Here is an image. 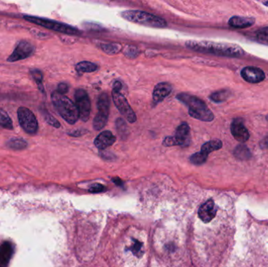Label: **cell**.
I'll return each instance as SVG.
<instances>
[{
  "label": "cell",
  "mask_w": 268,
  "mask_h": 267,
  "mask_svg": "<svg viewBox=\"0 0 268 267\" xmlns=\"http://www.w3.org/2000/svg\"><path fill=\"white\" fill-rule=\"evenodd\" d=\"M185 46L194 51L212 53L223 57H238L245 54L244 50L240 46L230 43H219L210 41L188 40L185 42Z\"/></svg>",
  "instance_id": "obj_1"
},
{
  "label": "cell",
  "mask_w": 268,
  "mask_h": 267,
  "mask_svg": "<svg viewBox=\"0 0 268 267\" xmlns=\"http://www.w3.org/2000/svg\"><path fill=\"white\" fill-rule=\"evenodd\" d=\"M177 99L188 107V113L191 117L203 122H212L214 120V113L209 109L206 103L199 99V97L186 93H181L177 96Z\"/></svg>",
  "instance_id": "obj_2"
},
{
  "label": "cell",
  "mask_w": 268,
  "mask_h": 267,
  "mask_svg": "<svg viewBox=\"0 0 268 267\" xmlns=\"http://www.w3.org/2000/svg\"><path fill=\"white\" fill-rule=\"evenodd\" d=\"M52 103L60 117L68 124L74 125L79 119V112L73 101L64 94L54 91L51 94Z\"/></svg>",
  "instance_id": "obj_3"
},
{
  "label": "cell",
  "mask_w": 268,
  "mask_h": 267,
  "mask_svg": "<svg viewBox=\"0 0 268 267\" xmlns=\"http://www.w3.org/2000/svg\"><path fill=\"white\" fill-rule=\"evenodd\" d=\"M121 16L122 18L130 22L147 26L150 28H164L167 26V22L164 19L142 10L128 9L122 12Z\"/></svg>",
  "instance_id": "obj_4"
},
{
  "label": "cell",
  "mask_w": 268,
  "mask_h": 267,
  "mask_svg": "<svg viewBox=\"0 0 268 267\" xmlns=\"http://www.w3.org/2000/svg\"><path fill=\"white\" fill-rule=\"evenodd\" d=\"M24 19L29 22L33 23V24H38V25L42 26L43 28L58 31V32H61V33L66 34V35H81V31L73 26L59 22L57 20H49V19L31 16V15H24Z\"/></svg>",
  "instance_id": "obj_5"
},
{
  "label": "cell",
  "mask_w": 268,
  "mask_h": 267,
  "mask_svg": "<svg viewBox=\"0 0 268 267\" xmlns=\"http://www.w3.org/2000/svg\"><path fill=\"white\" fill-rule=\"evenodd\" d=\"M97 114L93 121V130L100 131L106 127L109 116L110 101L108 94L102 93L97 101Z\"/></svg>",
  "instance_id": "obj_6"
},
{
  "label": "cell",
  "mask_w": 268,
  "mask_h": 267,
  "mask_svg": "<svg viewBox=\"0 0 268 267\" xmlns=\"http://www.w3.org/2000/svg\"><path fill=\"white\" fill-rule=\"evenodd\" d=\"M191 143V130L187 123H181L173 136H166L163 141L164 146H188Z\"/></svg>",
  "instance_id": "obj_7"
},
{
  "label": "cell",
  "mask_w": 268,
  "mask_h": 267,
  "mask_svg": "<svg viewBox=\"0 0 268 267\" xmlns=\"http://www.w3.org/2000/svg\"><path fill=\"white\" fill-rule=\"evenodd\" d=\"M111 97H112V100H113L114 104H115L117 109L120 112L121 115L126 119V121L131 123V124L136 123L137 118L135 112L133 110L130 104L128 103L126 97L123 96V94H121V91L112 90Z\"/></svg>",
  "instance_id": "obj_8"
},
{
  "label": "cell",
  "mask_w": 268,
  "mask_h": 267,
  "mask_svg": "<svg viewBox=\"0 0 268 267\" xmlns=\"http://www.w3.org/2000/svg\"><path fill=\"white\" fill-rule=\"evenodd\" d=\"M19 124L27 134H35L38 131V123L35 115L25 107H20L17 110Z\"/></svg>",
  "instance_id": "obj_9"
},
{
  "label": "cell",
  "mask_w": 268,
  "mask_h": 267,
  "mask_svg": "<svg viewBox=\"0 0 268 267\" xmlns=\"http://www.w3.org/2000/svg\"><path fill=\"white\" fill-rule=\"evenodd\" d=\"M75 100L79 119L82 122H87L91 112V103L86 90L78 89L75 93Z\"/></svg>",
  "instance_id": "obj_10"
},
{
  "label": "cell",
  "mask_w": 268,
  "mask_h": 267,
  "mask_svg": "<svg viewBox=\"0 0 268 267\" xmlns=\"http://www.w3.org/2000/svg\"><path fill=\"white\" fill-rule=\"evenodd\" d=\"M35 47L31 43L27 41L22 40L19 42L12 54L7 58L9 62H15V61H21L27 57H31L34 53Z\"/></svg>",
  "instance_id": "obj_11"
},
{
  "label": "cell",
  "mask_w": 268,
  "mask_h": 267,
  "mask_svg": "<svg viewBox=\"0 0 268 267\" xmlns=\"http://www.w3.org/2000/svg\"><path fill=\"white\" fill-rule=\"evenodd\" d=\"M231 133L236 140L245 143L250 138V133L242 119H235L231 125Z\"/></svg>",
  "instance_id": "obj_12"
},
{
  "label": "cell",
  "mask_w": 268,
  "mask_h": 267,
  "mask_svg": "<svg viewBox=\"0 0 268 267\" xmlns=\"http://www.w3.org/2000/svg\"><path fill=\"white\" fill-rule=\"evenodd\" d=\"M172 91H173V86L170 83H166V82L158 83L155 86L153 93H152L154 105H158L159 103L163 102L166 97L171 94Z\"/></svg>",
  "instance_id": "obj_13"
},
{
  "label": "cell",
  "mask_w": 268,
  "mask_h": 267,
  "mask_svg": "<svg viewBox=\"0 0 268 267\" xmlns=\"http://www.w3.org/2000/svg\"><path fill=\"white\" fill-rule=\"evenodd\" d=\"M242 77L250 83H259L265 80V72L259 68L246 67L241 72Z\"/></svg>",
  "instance_id": "obj_14"
},
{
  "label": "cell",
  "mask_w": 268,
  "mask_h": 267,
  "mask_svg": "<svg viewBox=\"0 0 268 267\" xmlns=\"http://www.w3.org/2000/svg\"><path fill=\"white\" fill-rule=\"evenodd\" d=\"M116 141V137L111 131L105 130L100 133L94 139V145L98 150H105L109 146H112Z\"/></svg>",
  "instance_id": "obj_15"
},
{
  "label": "cell",
  "mask_w": 268,
  "mask_h": 267,
  "mask_svg": "<svg viewBox=\"0 0 268 267\" xmlns=\"http://www.w3.org/2000/svg\"><path fill=\"white\" fill-rule=\"evenodd\" d=\"M217 214L215 203L213 200H208L199 208V216L204 223H210Z\"/></svg>",
  "instance_id": "obj_16"
},
{
  "label": "cell",
  "mask_w": 268,
  "mask_h": 267,
  "mask_svg": "<svg viewBox=\"0 0 268 267\" xmlns=\"http://www.w3.org/2000/svg\"><path fill=\"white\" fill-rule=\"evenodd\" d=\"M13 251V246L9 242H4L0 246V267H7L12 258Z\"/></svg>",
  "instance_id": "obj_17"
},
{
  "label": "cell",
  "mask_w": 268,
  "mask_h": 267,
  "mask_svg": "<svg viewBox=\"0 0 268 267\" xmlns=\"http://www.w3.org/2000/svg\"><path fill=\"white\" fill-rule=\"evenodd\" d=\"M255 18L249 17H240L235 16L228 21V24L231 27L235 28H247L254 25L255 24Z\"/></svg>",
  "instance_id": "obj_18"
},
{
  "label": "cell",
  "mask_w": 268,
  "mask_h": 267,
  "mask_svg": "<svg viewBox=\"0 0 268 267\" xmlns=\"http://www.w3.org/2000/svg\"><path fill=\"white\" fill-rule=\"evenodd\" d=\"M223 143L220 139H214V140L208 141L206 142L201 147V152H203V154L208 156L211 152L215 151V150H220L222 148Z\"/></svg>",
  "instance_id": "obj_19"
},
{
  "label": "cell",
  "mask_w": 268,
  "mask_h": 267,
  "mask_svg": "<svg viewBox=\"0 0 268 267\" xmlns=\"http://www.w3.org/2000/svg\"><path fill=\"white\" fill-rule=\"evenodd\" d=\"M98 66L90 61H81L75 65V70L79 73H91L97 71Z\"/></svg>",
  "instance_id": "obj_20"
},
{
  "label": "cell",
  "mask_w": 268,
  "mask_h": 267,
  "mask_svg": "<svg viewBox=\"0 0 268 267\" xmlns=\"http://www.w3.org/2000/svg\"><path fill=\"white\" fill-rule=\"evenodd\" d=\"M234 154L238 159L249 160L251 157V153L250 149L245 144H239L236 146V149L234 150Z\"/></svg>",
  "instance_id": "obj_21"
},
{
  "label": "cell",
  "mask_w": 268,
  "mask_h": 267,
  "mask_svg": "<svg viewBox=\"0 0 268 267\" xmlns=\"http://www.w3.org/2000/svg\"><path fill=\"white\" fill-rule=\"evenodd\" d=\"M232 95L229 90H221L214 92L210 95V98L212 101L215 103H222L226 101Z\"/></svg>",
  "instance_id": "obj_22"
},
{
  "label": "cell",
  "mask_w": 268,
  "mask_h": 267,
  "mask_svg": "<svg viewBox=\"0 0 268 267\" xmlns=\"http://www.w3.org/2000/svg\"><path fill=\"white\" fill-rule=\"evenodd\" d=\"M100 47L104 53L109 55H115L122 50V45L119 43H101Z\"/></svg>",
  "instance_id": "obj_23"
},
{
  "label": "cell",
  "mask_w": 268,
  "mask_h": 267,
  "mask_svg": "<svg viewBox=\"0 0 268 267\" xmlns=\"http://www.w3.org/2000/svg\"><path fill=\"white\" fill-rule=\"evenodd\" d=\"M115 127H116L117 132L120 135L121 139H126L128 136L129 129L124 119L122 118H118L115 122Z\"/></svg>",
  "instance_id": "obj_24"
},
{
  "label": "cell",
  "mask_w": 268,
  "mask_h": 267,
  "mask_svg": "<svg viewBox=\"0 0 268 267\" xmlns=\"http://www.w3.org/2000/svg\"><path fill=\"white\" fill-rule=\"evenodd\" d=\"M6 146L13 150H24L27 146V143L25 140L20 138L11 139L8 141Z\"/></svg>",
  "instance_id": "obj_25"
},
{
  "label": "cell",
  "mask_w": 268,
  "mask_h": 267,
  "mask_svg": "<svg viewBox=\"0 0 268 267\" xmlns=\"http://www.w3.org/2000/svg\"><path fill=\"white\" fill-rule=\"evenodd\" d=\"M0 127L6 130H13V123L8 114L0 109Z\"/></svg>",
  "instance_id": "obj_26"
},
{
  "label": "cell",
  "mask_w": 268,
  "mask_h": 267,
  "mask_svg": "<svg viewBox=\"0 0 268 267\" xmlns=\"http://www.w3.org/2000/svg\"><path fill=\"white\" fill-rule=\"evenodd\" d=\"M128 251L132 252L134 256L137 257H141L144 253V245L142 242H139L137 240L133 241L131 245L128 247Z\"/></svg>",
  "instance_id": "obj_27"
},
{
  "label": "cell",
  "mask_w": 268,
  "mask_h": 267,
  "mask_svg": "<svg viewBox=\"0 0 268 267\" xmlns=\"http://www.w3.org/2000/svg\"><path fill=\"white\" fill-rule=\"evenodd\" d=\"M207 158H208V156L203 154V152L199 151L192 154V155L190 157V161H191V162H192V164H194V165H201L206 162Z\"/></svg>",
  "instance_id": "obj_28"
},
{
  "label": "cell",
  "mask_w": 268,
  "mask_h": 267,
  "mask_svg": "<svg viewBox=\"0 0 268 267\" xmlns=\"http://www.w3.org/2000/svg\"><path fill=\"white\" fill-rule=\"evenodd\" d=\"M30 72H31V75L33 79L35 81V83L38 85V89L43 93L44 87L43 85H42L43 75H42V72H41L40 70L38 69H31Z\"/></svg>",
  "instance_id": "obj_29"
},
{
  "label": "cell",
  "mask_w": 268,
  "mask_h": 267,
  "mask_svg": "<svg viewBox=\"0 0 268 267\" xmlns=\"http://www.w3.org/2000/svg\"><path fill=\"white\" fill-rule=\"evenodd\" d=\"M42 116H43L45 121H46L48 124L50 125L52 127H55V128H60V123H59L57 119H55L54 117H53L47 111L44 110L43 112H42Z\"/></svg>",
  "instance_id": "obj_30"
},
{
  "label": "cell",
  "mask_w": 268,
  "mask_h": 267,
  "mask_svg": "<svg viewBox=\"0 0 268 267\" xmlns=\"http://www.w3.org/2000/svg\"><path fill=\"white\" fill-rule=\"evenodd\" d=\"M124 54L128 58H136L138 57L140 54V51L136 46H126L125 47Z\"/></svg>",
  "instance_id": "obj_31"
},
{
  "label": "cell",
  "mask_w": 268,
  "mask_h": 267,
  "mask_svg": "<svg viewBox=\"0 0 268 267\" xmlns=\"http://www.w3.org/2000/svg\"><path fill=\"white\" fill-rule=\"evenodd\" d=\"M89 132L86 129H78V130H72L71 133H68V135L73 137H79L84 134H87Z\"/></svg>",
  "instance_id": "obj_32"
},
{
  "label": "cell",
  "mask_w": 268,
  "mask_h": 267,
  "mask_svg": "<svg viewBox=\"0 0 268 267\" xmlns=\"http://www.w3.org/2000/svg\"><path fill=\"white\" fill-rule=\"evenodd\" d=\"M68 90H69V86L67 83H60L57 86V92L64 95L68 93Z\"/></svg>",
  "instance_id": "obj_33"
},
{
  "label": "cell",
  "mask_w": 268,
  "mask_h": 267,
  "mask_svg": "<svg viewBox=\"0 0 268 267\" xmlns=\"http://www.w3.org/2000/svg\"><path fill=\"white\" fill-rule=\"evenodd\" d=\"M104 190H105V187L103 185L97 183V184H93L91 188L89 189V191L93 193H99L102 192Z\"/></svg>",
  "instance_id": "obj_34"
},
{
  "label": "cell",
  "mask_w": 268,
  "mask_h": 267,
  "mask_svg": "<svg viewBox=\"0 0 268 267\" xmlns=\"http://www.w3.org/2000/svg\"><path fill=\"white\" fill-rule=\"evenodd\" d=\"M258 37H268V27L260 29L258 32Z\"/></svg>",
  "instance_id": "obj_35"
},
{
  "label": "cell",
  "mask_w": 268,
  "mask_h": 267,
  "mask_svg": "<svg viewBox=\"0 0 268 267\" xmlns=\"http://www.w3.org/2000/svg\"><path fill=\"white\" fill-rule=\"evenodd\" d=\"M122 83L120 82H115V84L113 86V90H118V91H121L122 90Z\"/></svg>",
  "instance_id": "obj_36"
},
{
  "label": "cell",
  "mask_w": 268,
  "mask_h": 267,
  "mask_svg": "<svg viewBox=\"0 0 268 267\" xmlns=\"http://www.w3.org/2000/svg\"><path fill=\"white\" fill-rule=\"evenodd\" d=\"M267 120H268V116H267Z\"/></svg>",
  "instance_id": "obj_37"
}]
</instances>
